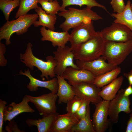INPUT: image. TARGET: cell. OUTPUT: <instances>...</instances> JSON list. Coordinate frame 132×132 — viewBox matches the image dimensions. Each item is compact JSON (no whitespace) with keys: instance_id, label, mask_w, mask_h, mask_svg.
I'll return each mask as SVG.
<instances>
[{"instance_id":"d590c367","label":"cell","mask_w":132,"mask_h":132,"mask_svg":"<svg viewBox=\"0 0 132 132\" xmlns=\"http://www.w3.org/2000/svg\"><path fill=\"white\" fill-rule=\"evenodd\" d=\"M126 132H132V113L130 115V118L127 124Z\"/></svg>"},{"instance_id":"cb8c5ba5","label":"cell","mask_w":132,"mask_h":132,"mask_svg":"<svg viewBox=\"0 0 132 132\" xmlns=\"http://www.w3.org/2000/svg\"><path fill=\"white\" fill-rule=\"evenodd\" d=\"M89 105L88 106L85 116L73 127L71 132H96L90 119Z\"/></svg>"},{"instance_id":"484cf974","label":"cell","mask_w":132,"mask_h":132,"mask_svg":"<svg viewBox=\"0 0 132 132\" xmlns=\"http://www.w3.org/2000/svg\"><path fill=\"white\" fill-rule=\"evenodd\" d=\"M52 1L54 0H48ZM62 4L60 11H62L66 10V7L71 5H77L81 7L82 6L86 5V7L91 9L93 7H98L102 8L107 13L108 12L106 7L103 5L99 3L96 0H62Z\"/></svg>"},{"instance_id":"7c38bea8","label":"cell","mask_w":132,"mask_h":132,"mask_svg":"<svg viewBox=\"0 0 132 132\" xmlns=\"http://www.w3.org/2000/svg\"><path fill=\"white\" fill-rule=\"evenodd\" d=\"M110 102L103 100L95 105L92 122L96 132H104L109 127L110 122L108 116Z\"/></svg>"},{"instance_id":"60d3db41","label":"cell","mask_w":132,"mask_h":132,"mask_svg":"<svg viewBox=\"0 0 132 132\" xmlns=\"http://www.w3.org/2000/svg\"></svg>"},{"instance_id":"8fae6325","label":"cell","mask_w":132,"mask_h":132,"mask_svg":"<svg viewBox=\"0 0 132 132\" xmlns=\"http://www.w3.org/2000/svg\"><path fill=\"white\" fill-rule=\"evenodd\" d=\"M30 102L33 103L41 115H45L56 112V94L51 92L35 97L28 95Z\"/></svg>"},{"instance_id":"1f68e13d","label":"cell","mask_w":132,"mask_h":132,"mask_svg":"<svg viewBox=\"0 0 132 132\" xmlns=\"http://www.w3.org/2000/svg\"><path fill=\"white\" fill-rule=\"evenodd\" d=\"M90 103V102L89 101H83L79 108L74 114L79 120L85 116L87 111L88 106Z\"/></svg>"},{"instance_id":"d6a6232c","label":"cell","mask_w":132,"mask_h":132,"mask_svg":"<svg viewBox=\"0 0 132 132\" xmlns=\"http://www.w3.org/2000/svg\"><path fill=\"white\" fill-rule=\"evenodd\" d=\"M5 129L8 132H24L18 128V125L14 120L8 121L7 125L5 127Z\"/></svg>"},{"instance_id":"8d00e7d4","label":"cell","mask_w":132,"mask_h":132,"mask_svg":"<svg viewBox=\"0 0 132 132\" xmlns=\"http://www.w3.org/2000/svg\"><path fill=\"white\" fill-rule=\"evenodd\" d=\"M123 75L128 80L129 85L132 86V70L127 73H124Z\"/></svg>"},{"instance_id":"6da1fadb","label":"cell","mask_w":132,"mask_h":132,"mask_svg":"<svg viewBox=\"0 0 132 132\" xmlns=\"http://www.w3.org/2000/svg\"><path fill=\"white\" fill-rule=\"evenodd\" d=\"M32 46L31 43L27 44L25 53L20 54L21 61L32 71L33 70L34 66L37 67L41 72L40 77L43 79L45 77L48 80L49 76L52 78L56 76L54 69L56 64L54 57L51 55L47 56L46 58V61L40 59L33 54Z\"/></svg>"},{"instance_id":"5b68a950","label":"cell","mask_w":132,"mask_h":132,"mask_svg":"<svg viewBox=\"0 0 132 132\" xmlns=\"http://www.w3.org/2000/svg\"><path fill=\"white\" fill-rule=\"evenodd\" d=\"M132 52V40L124 42H108L105 43L102 56L108 62L118 66Z\"/></svg>"},{"instance_id":"d6986e66","label":"cell","mask_w":132,"mask_h":132,"mask_svg":"<svg viewBox=\"0 0 132 132\" xmlns=\"http://www.w3.org/2000/svg\"><path fill=\"white\" fill-rule=\"evenodd\" d=\"M58 114L56 112L43 115L42 118L29 119L26 120L25 122L29 127L36 126L39 132H51L52 127Z\"/></svg>"},{"instance_id":"f546056e","label":"cell","mask_w":132,"mask_h":132,"mask_svg":"<svg viewBox=\"0 0 132 132\" xmlns=\"http://www.w3.org/2000/svg\"><path fill=\"white\" fill-rule=\"evenodd\" d=\"M83 100L75 95L67 103L66 110L67 113L74 114L81 105Z\"/></svg>"},{"instance_id":"e0dca14e","label":"cell","mask_w":132,"mask_h":132,"mask_svg":"<svg viewBox=\"0 0 132 132\" xmlns=\"http://www.w3.org/2000/svg\"><path fill=\"white\" fill-rule=\"evenodd\" d=\"M40 32L42 36L41 41L51 42L54 47L64 46L69 40L70 34L67 31L55 32L42 26L40 29Z\"/></svg>"},{"instance_id":"44dd1931","label":"cell","mask_w":132,"mask_h":132,"mask_svg":"<svg viewBox=\"0 0 132 132\" xmlns=\"http://www.w3.org/2000/svg\"><path fill=\"white\" fill-rule=\"evenodd\" d=\"M122 76L117 77L109 84L101 88L99 95L103 100L110 101L116 96L123 81Z\"/></svg>"},{"instance_id":"ac0fdd59","label":"cell","mask_w":132,"mask_h":132,"mask_svg":"<svg viewBox=\"0 0 132 132\" xmlns=\"http://www.w3.org/2000/svg\"><path fill=\"white\" fill-rule=\"evenodd\" d=\"M74 114L67 113L57 116L51 132H71L73 127L79 121Z\"/></svg>"},{"instance_id":"7402d4cb","label":"cell","mask_w":132,"mask_h":132,"mask_svg":"<svg viewBox=\"0 0 132 132\" xmlns=\"http://www.w3.org/2000/svg\"><path fill=\"white\" fill-rule=\"evenodd\" d=\"M35 11L38 14L39 19L38 21H36L34 23V26L38 27L42 26L47 27L50 30L55 31V25L57 19L56 15L47 14L40 7L35 9Z\"/></svg>"},{"instance_id":"74e56055","label":"cell","mask_w":132,"mask_h":132,"mask_svg":"<svg viewBox=\"0 0 132 132\" xmlns=\"http://www.w3.org/2000/svg\"><path fill=\"white\" fill-rule=\"evenodd\" d=\"M132 94V86L129 85L125 89H124V95L126 96H129Z\"/></svg>"},{"instance_id":"8992f818","label":"cell","mask_w":132,"mask_h":132,"mask_svg":"<svg viewBox=\"0 0 132 132\" xmlns=\"http://www.w3.org/2000/svg\"><path fill=\"white\" fill-rule=\"evenodd\" d=\"M99 34L104 42H126L132 40V31L127 27L113 22Z\"/></svg>"},{"instance_id":"4fadbf2b","label":"cell","mask_w":132,"mask_h":132,"mask_svg":"<svg viewBox=\"0 0 132 132\" xmlns=\"http://www.w3.org/2000/svg\"><path fill=\"white\" fill-rule=\"evenodd\" d=\"M106 60L104 58L101 56L89 61H83L77 60L76 64L79 69L89 71L96 77L118 67V66L106 62Z\"/></svg>"},{"instance_id":"83f0119b","label":"cell","mask_w":132,"mask_h":132,"mask_svg":"<svg viewBox=\"0 0 132 132\" xmlns=\"http://www.w3.org/2000/svg\"><path fill=\"white\" fill-rule=\"evenodd\" d=\"M20 5V0H0V9L3 13L6 21L9 20L11 12Z\"/></svg>"},{"instance_id":"4316f807","label":"cell","mask_w":132,"mask_h":132,"mask_svg":"<svg viewBox=\"0 0 132 132\" xmlns=\"http://www.w3.org/2000/svg\"><path fill=\"white\" fill-rule=\"evenodd\" d=\"M38 0H20V5L15 16L16 18L27 14L30 10L36 9L39 7Z\"/></svg>"},{"instance_id":"e575fe53","label":"cell","mask_w":132,"mask_h":132,"mask_svg":"<svg viewBox=\"0 0 132 132\" xmlns=\"http://www.w3.org/2000/svg\"><path fill=\"white\" fill-rule=\"evenodd\" d=\"M7 102L0 99V132H3L2 127L4 117V111Z\"/></svg>"},{"instance_id":"ba28073f","label":"cell","mask_w":132,"mask_h":132,"mask_svg":"<svg viewBox=\"0 0 132 132\" xmlns=\"http://www.w3.org/2000/svg\"><path fill=\"white\" fill-rule=\"evenodd\" d=\"M124 89L119 90L115 97L110 101L108 107V116L113 123H117L119 114L121 112L128 114L131 113V101L129 96L124 95Z\"/></svg>"},{"instance_id":"603a6c76","label":"cell","mask_w":132,"mask_h":132,"mask_svg":"<svg viewBox=\"0 0 132 132\" xmlns=\"http://www.w3.org/2000/svg\"><path fill=\"white\" fill-rule=\"evenodd\" d=\"M130 0L127 2L124 10L120 13H113L111 16L115 19L113 22L125 25L132 31V9Z\"/></svg>"},{"instance_id":"9a60e30c","label":"cell","mask_w":132,"mask_h":132,"mask_svg":"<svg viewBox=\"0 0 132 132\" xmlns=\"http://www.w3.org/2000/svg\"><path fill=\"white\" fill-rule=\"evenodd\" d=\"M62 76L68 80L71 85L77 83L85 82L93 83L96 77L91 72L84 69H77L71 67H67Z\"/></svg>"},{"instance_id":"277c9868","label":"cell","mask_w":132,"mask_h":132,"mask_svg":"<svg viewBox=\"0 0 132 132\" xmlns=\"http://www.w3.org/2000/svg\"><path fill=\"white\" fill-rule=\"evenodd\" d=\"M105 42L100 36L99 32L73 50L74 60L83 61L93 60L102 55Z\"/></svg>"},{"instance_id":"ffe728a7","label":"cell","mask_w":132,"mask_h":132,"mask_svg":"<svg viewBox=\"0 0 132 132\" xmlns=\"http://www.w3.org/2000/svg\"><path fill=\"white\" fill-rule=\"evenodd\" d=\"M58 83V88L56 94L58 97L59 104L66 103L76 94L72 86L68 83L62 76L56 75Z\"/></svg>"},{"instance_id":"f1b7e54d","label":"cell","mask_w":132,"mask_h":132,"mask_svg":"<svg viewBox=\"0 0 132 132\" xmlns=\"http://www.w3.org/2000/svg\"><path fill=\"white\" fill-rule=\"evenodd\" d=\"M38 3L41 4L42 9L47 13L52 15L57 14L61 7L57 0H38Z\"/></svg>"},{"instance_id":"30bf717a","label":"cell","mask_w":132,"mask_h":132,"mask_svg":"<svg viewBox=\"0 0 132 132\" xmlns=\"http://www.w3.org/2000/svg\"><path fill=\"white\" fill-rule=\"evenodd\" d=\"M71 85L76 95L83 100L89 101L95 105L103 100L99 95L101 88L97 87L93 83L80 82Z\"/></svg>"},{"instance_id":"f35d334b","label":"cell","mask_w":132,"mask_h":132,"mask_svg":"<svg viewBox=\"0 0 132 132\" xmlns=\"http://www.w3.org/2000/svg\"><path fill=\"white\" fill-rule=\"evenodd\" d=\"M131 7L132 9V3H131Z\"/></svg>"},{"instance_id":"7a4b0ae2","label":"cell","mask_w":132,"mask_h":132,"mask_svg":"<svg viewBox=\"0 0 132 132\" xmlns=\"http://www.w3.org/2000/svg\"><path fill=\"white\" fill-rule=\"evenodd\" d=\"M38 18L37 13L26 14L16 19L7 21L0 28V41L5 39L6 44H10L11 43L10 38L13 34L15 33L17 35H21L27 32L28 28Z\"/></svg>"},{"instance_id":"2e32d148","label":"cell","mask_w":132,"mask_h":132,"mask_svg":"<svg viewBox=\"0 0 132 132\" xmlns=\"http://www.w3.org/2000/svg\"><path fill=\"white\" fill-rule=\"evenodd\" d=\"M30 100L28 95H25L22 101L18 103L13 102L5 107L4 111L3 121L12 120L19 114L22 113H33L35 111L29 105Z\"/></svg>"},{"instance_id":"4dcf8cb0","label":"cell","mask_w":132,"mask_h":132,"mask_svg":"<svg viewBox=\"0 0 132 132\" xmlns=\"http://www.w3.org/2000/svg\"><path fill=\"white\" fill-rule=\"evenodd\" d=\"M110 3L114 12L120 13L123 11L125 7L123 0H111Z\"/></svg>"},{"instance_id":"3957f363","label":"cell","mask_w":132,"mask_h":132,"mask_svg":"<svg viewBox=\"0 0 132 132\" xmlns=\"http://www.w3.org/2000/svg\"><path fill=\"white\" fill-rule=\"evenodd\" d=\"M58 14L65 19V21L59 27L64 32L68 31L89 19L96 21L102 19L96 12L87 7L82 9L69 7L68 10L61 11Z\"/></svg>"},{"instance_id":"5bb4252c","label":"cell","mask_w":132,"mask_h":132,"mask_svg":"<svg viewBox=\"0 0 132 132\" xmlns=\"http://www.w3.org/2000/svg\"><path fill=\"white\" fill-rule=\"evenodd\" d=\"M19 75L25 76L29 79L30 82L27 87L31 92L36 91L38 90V88L41 87L47 88L53 93L56 94L57 93L58 83L56 77H54L52 79L47 81H41L32 76L29 68L25 70L24 72L21 70L19 72Z\"/></svg>"},{"instance_id":"52a82bcc","label":"cell","mask_w":132,"mask_h":132,"mask_svg":"<svg viewBox=\"0 0 132 132\" xmlns=\"http://www.w3.org/2000/svg\"><path fill=\"white\" fill-rule=\"evenodd\" d=\"M93 23L92 21L89 19L73 28L70 34L69 40L73 50L97 34Z\"/></svg>"},{"instance_id":"ab89813d","label":"cell","mask_w":132,"mask_h":132,"mask_svg":"<svg viewBox=\"0 0 132 132\" xmlns=\"http://www.w3.org/2000/svg\"><path fill=\"white\" fill-rule=\"evenodd\" d=\"M9 0V1H10V0Z\"/></svg>"},{"instance_id":"9c48e42d","label":"cell","mask_w":132,"mask_h":132,"mask_svg":"<svg viewBox=\"0 0 132 132\" xmlns=\"http://www.w3.org/2000/svg\"><path fill=\"white\" fill-rule=\"evenodd\" d=\"M53 53L56 64L54 69L56 75L62 76L66 69L68 67L79 69L76 64L74 62V55L71 47L66 46L58 47L56 50L53 52Z\"/></svg>"},{"instance_id":"836d02e7","label":"cell","mask_w":132,"mask_h":132,"mask_svg":"<svg viewBox=\"0 0 132 132\" xmlns=\"http://www.w3.org/2000/svg\"><path fill=\"white\" fill-rule=\"evenodd\" d=\"M6 51L5 44L0 41V66L1 67L5 66L7 63V60L4 55Z\"/></svg>"},{"instance_id":"d4e9b609","label":"cell","mask_w":132,"mask_h":132,"mask_svg":"<svg viewBox=\"0 0 132 132\" xmlns=\"http://www.w3.org/2000/svg\"><path fill=\"white\" fill-rule=\"evenodd\" d=\"M121 72V67L118 66L114 69L96 77L93 83L97 87L101 88L114 80Z\"/></svg>"}]
</instances>
